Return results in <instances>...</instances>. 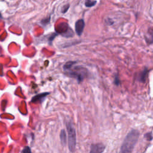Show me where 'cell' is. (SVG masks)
<instances>
[{"mask_svg": "<svg viewBox=\"0 0 153 153\" xmlns=\"http://www.w3.org/2000/svg\"><path fill=\"white\" fill-rule=\"evenodd\" d=\"M114 83L115 85H119L120 84V81L118 77V76H115V79H114Z\"/></svg>", "mask_w": 153, "mask_h": 153, "instance_id": "cell-15", "label": "cell"}, {"mask_svg": "<svg viewBox=\"0 0 153 153\" xmlns=\"http://www.w3.org/2000/svg\"><path fill=\"white\" fill-rule=\"evenodd\" d=\"M145 40L148 44H153V27L149 28L148 30Z\"/></svg>", "mask_w": 153, "mask_h": 153, "instance_id": "cell-8", "label": "cell"}, {"mask_svg": "<svg viewBox=\"0 0 153 153\" xmlns=\"http://www.w3.org/2000/svg\"><path fill=\"white\" fill-rule=\"evenodd\" d=\"M22 153H32V152H31V149H30V147L26 146V147H25L24 149H23Z\"/></svg>", "mask_w": 153, "mask_h": 153, "instance_id": "cell-13", "label": "cell"}, {"mask_svg": "<svg viewBox=\"0 0 153 153\" xmlns=\"http://www.w3.org/2000/svg\"><path fill=\"white\" fill-rule=\"evenodd\" d=\"M56 31L58 34H61L66 37H70L73 36L72 30L67 24L62 23L59 24L56 28Z\"/></svg>", "mask_w": 153, "mask_h": 153, "instance_id": "cell-4", "label": "cell"}, {"mask_svg": "<svg viewBox=\"0 0 153 153\" xmlns=\"http://www.w3.org/2000/svg\"><path fill=\"white\" fill-rule=\"evenodd\" d=\"M145 137L148 140H149L151 141L152 139V133L151 132H149V133H147L145 135Z\"/></svg>", "mask_w": 153, "mask_h": 153, "instance_id": "cell-12", "label": "cell"}, {"mask_svg": "<svg viewBox=\"0 0 153 153\" xmlns=\"http://www.w3.org/2000/svg\"><path fill=\"white\" fill-rule=\"evenodd\" d=\"M60 139L61 143L63 145H65L67 143V133L64 130H62L61 134H60Z\"/></svg>", "mask_w": 153, "mask_h": 153, "instance_id": "cell-10", "label": "cell"}, {"mask_svg": "<svg viewBox=\"0 0 153 153\" xmlns=\"http://www.w3.org/2000/svg\"><path fill=\"white\" fill-rule=\"evenodd\" d=\"M96 1H92V0H86L85 1V6L87 7H92L96 5Z\"/></svg>", "mask_w": 153, "mask_h": 153, "instance_id": "cell-11", "label": "cell"}, {"mask_svg": "<svg viewBox=\"0 0 153 153\" xmlns=\"http://www.w3.org/2000/svg\"><path fill=\"white\" fill-rule=\"evenodd\" d=\"M67 129L68 132V148L71 152H74L76 149L77 135L74 124L71 121L67 122Z\"/></svg>", "mask_w": 153, "mask_h": 153, "instance_id": "cell-3", "label": "cell"}, {"mask_svg": "<svg viewBox=\"0 0 153 153\" xmlns=\"http://www.w3.org/2000/svg\"><path fill=\"white\" fill-rule=\"evenodd\" d=\"M69 4H67V5H66V6H64L63 8H62V12L63 13H66V12L68 11V10L69 9Z\"/></svg>", "mask_w": 153, "mask_h": 153, "instance_id": "cell-14", "label": "cell"}, {"mask_svg": "<svg viewBox=\"0 0 153 153\" xmlns=\"http://www.w3.org/2000/svg\"><path fill=\"white\" fill-rule=\"evenodd\" d=\"M48 95H49V93H41V94L37 95L33 98L32 102L36 103L37 102L42 101L43 100V99L45 98Z\"/></svg>", "mask_w": 153, "mask_h": 153, "instance_id": "cell-9", "label": "cell"}, {"mask_svg": "<svg viewBox=\"0 0 153 153\" xmlns=\"http://www.w3.org/2000/svg\"><path fill=\"white\" fill-rule=\"evenodd\" d=\"M77 62L69 61L64 66L65 74L69 77L76 79L78 83L82 82L89 75L88 70L82 67L77 66Z\"/></svg>", "mask_w": 153, "mask_h": 153, "instance_id": "cell-1", "label": "cell"}, {"mask_svg": "<svg viewBox=\"0 0 153 153\" xmlns=\"http://www.w3.org/2000/svg\"><path fill=\"white\" fill-rule=\"evenodd\" d=\"M148 72H149V71L148 70V69L147 68H145L144 70L141 71L140 72V74H139L137 80L140 82L145 83L146 82V79H147V77H148Z\"/></svg>", "mask_w": 153, "mask_h": 153, "instance_id": "cell-7", "label": "cell"}, {"mask_svg": "<svg viewBox=\"0 0 153 153\" xmlns=\"http://www.w3.org/2000/svg\"><path fill=\"white\" fill-rule=\"evenodd\" d=\"M105 149V146L102 143H93L91 145L89 153H102Z\"/></svg>", "mask_w": 153, "mask_h": 153, "instance_id": "cell-5", "label": "cell"}, {"mask_svg": "<svg viewBox=\"0 0 153 153\" xmlns=\"http://www.w3.org/2000/svg\"><path fill=\"white\" fill-rule=\"evenodd\" d=\"M84 27H85V23L83 19H80L76 22L75 25V30L76 33L78 36H80L82 35L84 31Z\"/></svg>", "mask_w": 153, "mask_h": 153, "instance_id": "cell-6", "label": "cell"}, {"mask_svg": "<svg viewBox=\"0 0 153 153\" xmlns=\"http://www.w3.org/2000/svg\"><path fill=\"white\" fill-rule=\"evenodd\" d=\"M139 137V131L136 129H132L125 137L119 153H132Z\"/></svg>", "mask_w": 153, "mask_h": 153, "instance_id": "cell-2", "label": "cell"}]
</instances>
